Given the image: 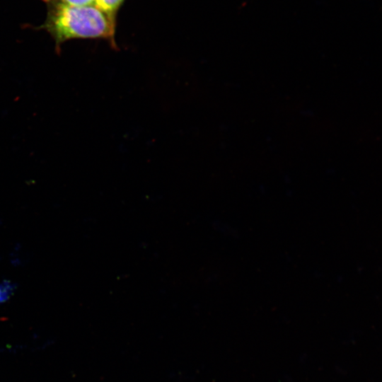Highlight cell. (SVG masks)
Masks as SVG:
<instances>
[{"label": "cell", "mask_w": 382, "mask_h": 382, "mask_svg": "<svg viewBox=\"0 0 382 382\" xmlns=\"http://www.w3.org/2000/svg\"><path fill=\"white\" fill-rule=\"evenodd\" d=\"M42 28L53 37L58 52L63 42L76 38L105 39L117 47L115 17L96 4L76 6L52 0Z\"/></svg>", "instance_id": "1"}, {"label": "cell", "mask_w": 382, "mask_h": 382, "mask_svg": "<svg viewBox=\"0 0 382 382\" xmlns=\"http://www.w3.org/2000/svg\"><path fill=\"white\" fill-rule=\"evenodd\" d=\"M18 284L9 279H3L0 282V303L7 301L16 291Z\"/></svg>", "instance_id": "2"}, {"label": "cell", "mask_w": 382, "mask_h": 382, "mask_svg": "<svg viewBox=\"0 0 382 382\" xmlns=\"http://www.w3.org/2000/svg\"><path fill=\"white\" fill-rule=\"evenodd\" d=\"M124 0H96V5L115 17V13Z\"/></svg>", "instance_id": "3"}, {"label": "cell", "mask_w": 382, "mask_h": 382, "mask_svg": "<svg viewBox=\"0 0 382 382\" xmlns=\"http://www.w3.org/2000/svg\"><path fill=\"white\" fill-rule=\"evenodd\" d=\"M59 1L76 6H83L96 4V0H59Z\"/></svg>", "instance_id": "4"}]
</instances>
